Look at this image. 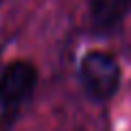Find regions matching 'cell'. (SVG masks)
Masks as SVG:
<instances>
[{
    "instance_id": "obj_1",
    "label": "cell",
    "mask_w": 131,
    "mask_h": 131,
    "mask_svg": "<svg viewBox=\"0 0 131 131\" xmlns=\"http://www.w3.org/2000/svg\"><path fill=\"white\" fill-rule=\"evenodd\" d=\"M81 83L94 101H105L118 90L120 66L112 55L92 50L81 59Z\"/></svg>"
},
{
    "instance_id": "obj_2",
    "label": "cell",
    "mask_w": 131,
    "mask_h": 131,
    "mask_svg": "<svg viewBox=\"0 0 131 131\" xmlns=\"http://www.w3.org/2000/svg\"><path fill=\"white\" fill-rule=\"evenodd\" d=\"M37 83L35 66L26 61H13L0 72V107H15L24 103Z\"/></svg>"
},
{
    "instance_id": "obj_3",
    "label": "cell",
    "mask_w": 131,
    "mask_h": 131,
    "mask_svg": "<svg viewBox=\"0 0 131 131\" xmlns=\"http://www.w3.org/2000/svg\"><path fill=\"white\" fill-rule=\"evenodd\" d=\"M131 11V0H90V18L96 28H114Z\"/></svg>"
}]
</instances>
